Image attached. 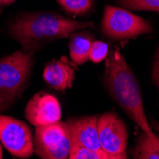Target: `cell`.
I'll list each match as a JSON object with an SVG mask.
<instances>
[{
	"label": "cell",
	"mask_w": 159,
	"mask_h": 159,
	"mask_svg": "<svg viewBox=\"0 0 159 159\" xmlns=\"http://www.w3.org/2000/svg\"><path fill=\"white\" fill-rule=\"evenodd\" d=\"M3 156V153H2V148H1V145H0V159L2 158Z\"/></svg>",
	"instance_id": "ffe728a7"
},
{
	"label": "cell",
	"mask_w": 159,
	"mask_h": 159,
	"mask_svg": "<svg viewBox=\"0 0 159 159\" xmlns=\"http://www.w3.org/2000/svg\"><path fill=\"white\" fill-rule=\"evenodd\" d=\"M91 26V22L71 20L55 12L35 11L21 14L14 19L9 34L20 43L23 51L34 53L46 44Z\"/></svg>",
	"instance_id": "6da1fadb"
},
{
	"label": "cell",
	"mask_w": 159,
	"mask_h": 159,
	"mask_svg": "<svg viewBox=\"0 0 159 159\" xmlns=\"http://www.w3.org/2000/svg\"><path fill=\"white\" fill-rule=\"evenodd\" d=\"M13 2H16V0H0V8L10 6Z\"/></svg>",
	"instance_id": "ac0fdd59"
},
{
	"label": "cell",
	"mask_w": 159,
	"mask_h": 159,
	"mask_svg": "<svg viewBox=\"0 0 159 159\" xmlns=\"http://www.w3.org/2000/svg\"><path fill=\"white\" fill-rule=\"evenodd\" d=\"M152 129H153L155 132L159 133V122L155 121V120H152Z\"/></svg>",
	"instance_id": "d6986e66"
},
{
	"label": "cell",
	"mask_w": 159,
	"mask_h": 159,
	"mask_svg": "<svg viewBox=\"0 0 159 159\" xmlns=\"http://www.w3.org/2000/svg\"><path fill=\"white\" fill-rule=\"evenodd\" d=\"M152 29L144 18L124 9L107 5L101 22L102 34L115 40L134 38L152 33Z\"/></svg>",
	"instance_id": "277c9868"
},
{
	"label": "cell",
	"mask_w": 159,
	"mask_h": 159,
	"mask_svg": "<svg viewBox=\"0 0 159 159\" xmlns=\"http://www.w3.org/2000/svg\"><path fill=\"white\" fill-rule=\"evenodd\" d=\"M57 1L66 11L75 16L86 14L93 6V0H57Z\"/></svg>",
	"instance_id": "5bb4252c"
},
{
	"label": "cell",
	"mask_w": 159,
	"mask_h": 159,
	"mask_svg": "<svg viewBox=\"0 0 159 159\" xmlns=\"http://www.w3.org/2000/svg\"><path fill=\"white\" fill-rule=\"evenodd\" d=\"M117 2L127 9L159 12V0H117Z\"/></svg>",
	"instance_id": "9a60e30c"
},
{
	"label": "cell",
	"mask_w": 159,
	"mask_h": 159,
	"mask_svg": "<svg viewBox=\"0 0 159 159\" xmlns=\"http://www.w3.org/2000/svg\"><path fill=\"white\" fill-rule=\"evenodd\" d=\"M97 115L71 118L66 122L71 145H78L93 151L103 152L100 147L97 129Z\"/></svg>",
	"instance_id": "9c48e42d"
},
{
	"label": "cell",
	"mask_w": 159,
	"mask_h": 159,
	"mask_svg": "<svg viewBox=\"0 0 159 159\" xmlns=\"http://www.w3.org/2000/svg\"><path fill=\"white\" fill-rule=\"evenodd\" d=\"M25 116L34 126H45L60 121L62 111L60 104L53 95L47 93H36L28 102Z\"/></svg>",
	"instance_id": "ba28073f"
},
{
	"label": "cell",
	"mask_w": 159,
	"mask_h": 159,
	"mask_svg": "<svg viewBox=\"0 0 159 159\" xmlns=\"http://www.w3.org/2000/svg\"><path fill=\"white\" fill-rule=\"evenodd\" d=\"M132 155L137 159H159V137L153 139L143 133L132 150Z\"/></svg>",
	"instance_id": "7c38bea8"
},
{
	"label": "cell",
	"mask_w": 159,
	"mask_h": 159,
	"mask_svg": "<svg viewBox=\"0 0 159 159\" xmlns=\"http://www.w3.org/2000/svg\"><path fill=\"white\" fill-rule=\"evenodd\" d=\"M109 46L103 41H93L90 49L89 59L93 63H99L107 58Z\"/></svg>",
	"instance_id": "2e32d148"
},
{
	"label": "cell",
	"mask_w": 159,
	"mask_h": 159,
	"mask_svg": "<svg viewBox=\"0 0 159 159\" xmlns=\"http://www.w3.org/2000/svg\"><path fill=\"white\" fill-rule=\"evenodd\" d=\"M33 53L17 51L0 58V113L21 96L31 77Z\"/></svg>",
	"instance_id": "3957f363"
},
{
	"label": "cell",
	"mask_w": 159,
	"mask_h": 159,
	"mask_svg": "<svg viewBox=\"0 0 159 159\" xmlns=\"http://www.w3.org/2000/svg\"><path fill=\"white\" fill-rule=\"evenodd\" d=\"M104 80L107 90L122 109L148 136L156 139L143 107V101L138 81L117 48L107 56Z\"/></svg>",
	"instance_id": "7a4b0ae2"
},
{
	"label": "cell",
	"mask_w": 159,
	"mask_h": 159,
	"mask_svg": "<svg viewBox=\"0 0 159 159\" xmlns=\"http://www.w3.org/2000/svg\"><path fill=\"white\" fill-rule=\"evenodd\" d=\"M0 141L5 149L16 157L29 158L34 152L30 127L11 116L0 115Z\"/></svg>",
	"instance_id": "8992f818"
},
{
	"label": "cell",
	"mask_w": 159,
	"mask_h": 159,
	"mask_svg": "<svg viewBox=\"0 0 159 159\" xmlns=\"http://www.w3.org/2000/svg\"><path fill=\"white\" fill-rule=\"evenodd\" d=\"M70 159H123L121 156L111 155L105 152L93 151L78 145H71L69 154Z\"/></svg>",
	"instance_id": "4fadbf2b"
},
{
	"label": "cell",
	"mask_w": 159,
	"mask_h": 159,
	"mask_svg": "<svg viewBox=\"0 0 159 159\" xmlns=\"http://www.w3.org/2000/svg\"><path fill=\"white\" fill-rule=\"evenodd\" d=\"M76 69L75 62H70L66 56H62L60 59L52 61L45 67L43 78L54 90L63 92L73 85Z\"/></svg>",
	"instance_id": "30bf717a"
},
{
	"label": "cell",
	"mask_w": 159,
	"mask_h": 159,
	"mask_svg": "<svg viewBox=\"0 0 159 159\" xmlns=\"http://www.w3.org/2000/svg\"><path fill=\"white\" fill-rule=\"evenodd\" d=\"M98 138L103 152L127 158L128 132L122 119L113 111H108L98 116Z\"/></svg>",
	"instance_id": "52a82bcc"
},
{
	"label": "cell",
	"mask_w": 159,
	"mask_h": 159,
	"mask_svg": "<svg viewBox=\"0 0 159 159\" xmlns=\"http://www.w3.org/2000/svg\"><path fill=\"white\" fill-rule=\"evenodd\" d=\"M70 137L66 122L37 126L34 137L35 153L44 159H65L70 151Z\"/></svg>",
	"instance_id": "5b68a950"
},
{
	"label": "cell",
	"mask_w": 159,
	"mask_h": 159,
	"mask_svg": "<svg viewBox=\"0 0 159 159\" xmlns=\"http://www.w3.org/2000/svg\"><path fill=\"white\" fill-rule=\"evenodd\" d=\"M152 77L155 85L157 86L158 91H159V49L157 51L156 56H155V60L153 64V70H152Z\"/></svg>",
	"instance_id": "e0dca14e"
},
{
	"label": "cell",
	"mask_w": 159,
	"mask_h": 159,
	"mask_svg": "<svg viewBox=\"0 0 159 159\" xmlns=\"http://www.w3.org/2000/svg\"><path fill=\"white\" fill-rule=\"evenodd\" d=\"M94 41L93 34L88 32L71 34L69 43L70 58L76 65H81L89 60L90 49Z\"/></svg>",
	"instance_id": "8fae6325"
}]
</instances>
